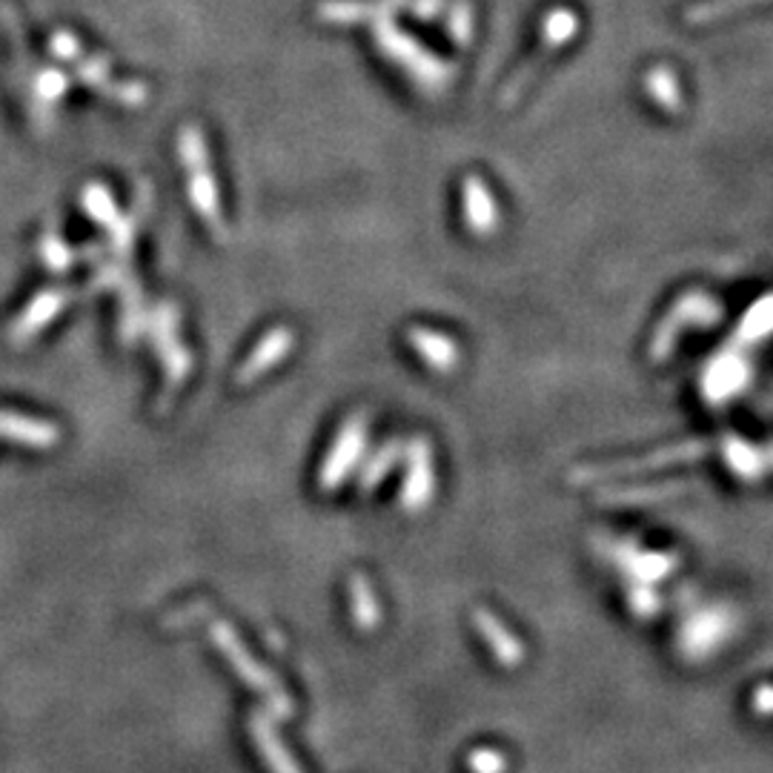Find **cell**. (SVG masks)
I'll return each instance as SVG.
<instances>
[{"label": "cell", "instance_id": "6da1fadb", "mask_svg": "<svg viewBox=\"0 0 773 773\" xmlns=\"http://www.w3.org/2000/svg\"><path fill=\"white\" fill-rule=\"evenodd\" d=\"M212 642H215V647L221 650V656L230 661V668L235 670L255 693L267 696L269 705L275 708L273 717H289V713H293V702L282 693V682L275 679L273 670L264 668V665L246 650L239 633L232 631L226 622H215V625H212Z\"/></svg>", "mask_w": 773, "mask_h": 773}, {"label": "cell", "instance_id": "5b68a950", "mask_svg": "<svg viewBox=\"0 0 773 773\" xmlns=\"http://www.w3.org/2000/svg\"><path fill=\"white\" fill-rule=\"evenodd\" d=\"M751 379L753 370L751 364H748V359H742V356L733 350H724L705 367L699 386H702L705 401H710L713 407H719V404H728L731 399H737L739 393H745V386L751 384Z\"/></svg>", "mask_w": 773, "mask_h": 773}, {"label": "cell", "instance_id": "5bb4252c", "mask_svg": "<svg viewBox=\"0 0 773 773\" xmlns=\"http://www.w3.org/2000/svg\"><path fill=\"white\" fill-rule=\"evenodd\" d=\"M347 593H350V613L356 627H359V631H375L381 622V605L370 579H367L364 573H352L350 584H347Z\"/></svg>", "mask_w": 773, "mask_h": 773}, {"label": "cell", "instance_id": "ba28073f", "mask_svg": "<svg viewBox=\"0 0 773 773\" xmlns=\"http://www.w3.org/2000/svg\"><path fill=\"white\" fill-rule=\"evenodd\" d=\"M293 347H296V332L287 330V327H275V330H269L267 336L261 338L258 345H255V350L250 352V359L239 367L235 381H239L241 386L255 384V381L264 379L269 370H275V367L282 364L289 352H293Z\"/></svg>", "mask_w": 773, "mask_h": 773}, {"label": "cell", "instance_id": "8992f818", "mask_svg": "<svg viewBox=\"0 0 773 773\" xmlns=\"http://www.w3.org/2000/svg\"><path fill=\"white\" fill-rule=\"evenodd\" d=\"M401 453L407 456V473H404V485H401V507L407 513H422L430 499L436 496L433 447L424 438H413L407 444V451Z\"/></svg>", "mask_w": 773, "mask_h": 773}, {"label": "cell", "instance_id": "ffe728a7", "mask_svg": "<svg viewBox=\"0 0 773 773\" xmlns=\"http://www.w3.org/2000/svg\"><path fill=\"white\" fill-rule=\"evenodd\" d=\"M467 767H470V773H505L507 760L496 748H476L467 756Z\"/></svg>", "mask_w": 773, "mask_h": 773}, {"label": "cell", "instance_id": "30bf717a", "mask_svg": "<svg viewBox=\"0 0 773 773\" xmlns=\"http://www.w3.org/2000/svg\"><path fill=\"white\" fill-rule=\"evenodd\" d=\"M733 631V618L724 611L713 607V611H705L699 616H693L688 622V627L682 631V647L688 656H705L710 650H717Z\"/></svg>", "mask_w": 773, "mask_h": 773}, {"label": "cell", "instance_id": "3957f363", "mask_svg": "<svg viewBox=\"0 0 773 773\" xmlns=\"http://www.w3.org/2000/svg\"><path fill=\"white\" fill-rule=\"evenodd\" d=\"M367 447V419L364 415H350L341 430H338L336 442L327 451V458L321 464V473H318V481H321V490L332 493L345 485L347 476H350L356 467H359L361 456H364Z\"/></svg>", "mask_w": 773, "mask_h": 773}, {"label": "cell", "instance_id": "8fae6325", "mask_svg": "<svg viewBox=\"0 0 773 773\" xmlns=\"http://www.w3.org/2000/svg\"><path fill=\"white\" fill-rule=\"evenodd\" d=\"M250 733H253L255 748H258L261 760L269 767V773H301V767L293 760V753L287 751V745H284L278 731H275L269 713H253V719H250Z\"/></svg>", "mask_w": 773, "mask_h": 773}, {"label": "cell", "instance_id": "ac0fdd59", "mask_svg": "<svg viewBox=\"0 0 773 773\" xmlns=\"http://www.w3.org/2000/svg\"><path fill=\"white\" fill-rule=\"evenodd\" d=\"M688 490V485H679V481H665V485H650V487H639V490H622V493H611L607 501H616V505H656L661 499H674L679 493Z\"/></svg>", "mask_w": 773, "mask_h": 773}, {"label": "cell", "instance_id": "9c48e42d", "mask_svg": "<svg viewBox=\"0 0 773 773\" xmlns=\"http://www.w3.org/2000/svg\"><path fill=\"white\" fill-rule=\"evenodd\" d=\"M473 627L481 633L485 645L490 647L493 659L499 661L501 668H519L521 661H525V656H528L519 636H516L496 613L487 611V607H476V611H473Z\"/></svg>", "mask_w": 773, "mask_h": 773}, {"label": "cell", "instance_id": "7c38bea8", "mask_svg": "<svg viewBox=\"0 0 773 773\" xmlns=\"http://www.w3.org/2000/svg\"><path fill=\"white\" fill-rule=\"evenodd\" d=\"M410 347H413L419 356H422L424 364L436 373H453L462 361V352H458L456 341L436 330H427V327H413L410 330Z\"/></svg>", "mask_w": 773, "mask_h": 773}, {"label": "cell", "instance_id": "44dd1931", "mask_svg": "<svg viewBox=\"0 0 773 773\" xmlns=\"http://www.w3.org/2000/svg\"><path fill=\"white\" fill-rule=\"evenodd\" d=\"M756 713H760V717L771 713V688H767V685L756 688Z\"/></svg>", "mask_w": 773, "mask_h": 773}, {"label": "cell", "instance_id": "e0dca14e", "mask_svg": "<svg viewBox=\"0 0 773 773\" xmlns=\"http://www.w3.org/2000/svg\"><path fill=\"white\" fill-rule=\"evenodd\" d=\"M771 332V298H760L756 301V307H751L745 313V318L739 321V330H737V341L739 347H751V345H760L762 338Z\"/></svg>", "mask_w": 773, "mask_h": 773}, {"label": "cell", "instance_id": "d6986e66", "mask_svg": "<svg viewBox=\"0 0 773 773\" xmlns=\"http://www.w3.org/2000/svg\"><path fill=\"white\" fill-rule=\"evenodd\" d=\"M627 602H631V611L636 613L639 618H650L661 607V599L656 596L654 587H650V584H642V582H636L627 587Z\"/></svg>", "mask_w": 773, "mask_h": 773}, {"label": "cell", "instance_id": "2e32d148", "mask_svg": "<svg viewBox=\"0 0 773 773\" xmlns=\"http://www.w3.org/2000/svg\"><path fill=\"white\" fill-rule=\"evenodd\" d=\"M464 204H467V224L473 232L487 235L496 226V210H493L490 198H487L485 187L478 181H467V192H464Z\"/></svg>", "mask_w": 773, "mask_h": 773}, {"label": "cell", "instance_id": "52a82bcc", "mask_svg": "<svg viewBox=\"0 0 773 773\" xmlns=\"http://www.w3.org/2000/svg\"><path fill=\"white\" fill-rule=\"evenodd\" d=\"M611 562L616 564L627 579H636L642 584H654L668 579L676 570L679 559L674 553H654V550L636 548L633 541H611Z\"/></svg>", "mask_w": 773, "mask_h": 773}, {"label": "cell", "instance_id": "4fadbf2b", "mask_svg": "<svg viewBox=\"0 0 773 773\" xmlns=\"http://www.w3.org/2000/svg\"><path fill=\"white\" fill-rule=\"evenodd\" d=\"M722 458L724 464H728L739 478H745V481H756V478H762L767 473L765 447H756V444L745 442V438L739 436L722 438Z\"/></svg>", "mask_w": 773, "mask_h": 773}, {"label": "cell", "instance_id": "277c9868", "mask_svg": "<svg viewBox=\"0 0 773 773\" xmlns=\"http://www.w3.org/2000/svg\"><path fill=\"white\" fill-rule=\"evenodd\" d=\"M708 453V444L705 442H685V444H674V447H665V451L647 453V456L639 458H625L618 464H602V467H582V470L573 473L576 481H605V478H618V476H631V473H642V470H656V467H668V464H688L702 458Z\"/></svg>", "mask_w": 773, "mask_h": 773}, {"label": "cell", "instance_id": "7a4b0ae2", "mask_svg": "<svg viewBox=\"0 0 773 773\" xmlns=\"http://www.w3.org/2000/svg\"><path fill=\"white\" fill-rule=\"evenodd\" d=\"M719 318H722V309H719V304L710 296L690 293V296L679 298V304H676L668 316H665V321L656 327L654 341H650V359H670L676 341H679V336H682L688 327H713Z\"/></svg>", "mask_w": 773, "mask_h": 773}, {"label": "cell", "instance_id": "9a60e30c", "mask_svg": "<svg viewBox=\"0 0 773 773\" xmlns=\"http://www.w3.org/2000/svg\"><path fill=\"white\" fill-rule=\"evenodd\" d=\"M401 447L399 442H390L384 444V447H379V451L373 453V456L367 458V464L361 467V478H359V490L361 493H373L375 487L384 481V476L395 467V462L401 458Z\"/></svg>", "mask_w": 773, "mask_h": 773}]
</instances>
